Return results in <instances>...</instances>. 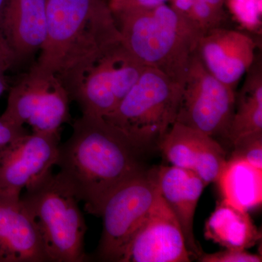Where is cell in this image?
<instances>
[{"instance_id":"8992f818","label":"cell","mask_w":262,"mask_h":262,"mask_svg":"<svg viewBox=\"0 0 262 262\" xmlns=\"http://www.w3.org/2000/svg\"><path fill=\"white\" fill-rule=\"evenodd\" d=\"M160 196L158 167L144 169L117 188L103 205L99 261L121 262L136 232Z\"/></svg>"},{"instance_id":"ac0fdd59","label":"cell","mask_w":262,"mask_h":262,"mask_svg":"<svg viewBox=\"0 0 262 262\" xmlns=\"http://www.w3.org/2000/svg\"><path fill=\"white\" fill-rule=\"evenodd\" d=\"M222 200L231 206L249 211L262 203V170L237 158H227L218 180Z\"/></svg>"},{"instance_id":"277c9868","label":"cell","mask_w":262,"mask_h":262,"mask_svg":"<svg viewBox=\"0 0 262 262\" xmlns=\"http://www.w3.org/2000/svg\"><path fill=\"white\" fill-rule=\"evenodd\" d=\"M25 190L20 200L37 225L49 261H86L87 226L68 186L51 171Z\"/></svg>"},{"instance_id":"8fae6325","label":"cell","mask_w":262,"mask_h":262,"mask_svg":"<svg viewBox=\"0 0 262 262\" xmlns=\"http://www.w3.org/2000/svg\"><path fill=\"white\" fill-rule=\"evenodd\" d=\"M60 134L32 132L0 152V198H20L23 189L56 166Z\"/></svg>"},{"instance_id":"ffe728a7","label":"cell","mask_w":262,"mask_h":262,"mask_svg":"<svg viewBox=\"0 0 262 262\" xmlns=\"http://www.w3.org/2000/svg\"><path fill=\"white\" fill-rule=\"evenodd\" d=\"M234 21L251 34L261 36L262 0H225Z\"/></svg>"},{"instance_id":"484cf974","label":"cell","mask_w":262,"mask_h":262,"mask_svg":"<svg viewBox=\"0 0 262 262\" xmlns=\"http://www.w3.org/2000/svg\"><path fill=\"white\" fill-rule=\"evenodd\" d=\"M8 1V0H0V19H1L2 15H3V12H4Z\"/></svg>"},{"instance_id":"ba28073f","label":"cell","mask_w":262,"mask_h":262,"mask_svg":"<svg viewBox=\"0 0 262 262\" xmlns=\"http://www.w3.org/2000/svg\"><path fill=\"white\" fill-rule=\"evenodd\" d=\"M70 95L56 75L31 66L10 88L4 113L5 120L32 132L59 134L60 127L70 120Z\"/></svg>"},{"instance_id":"7c38bea8","label":"cell","mask_w":262,"mask_h":262,"mask_svg":"<svg viewBox=\"0 0 262 262\" xmlns=\"http://www.w3.org/2000/svg\"><path fill=\"white\" fill-rule=\"evenodd\" d=\"M191 256L178 220L160 194L121 262H189Z\"/></svg>"},{"instance_id":"52a82bcc","label":"cell","mask_w":262,"mask_h":262,"mask_svg":"<svg viewBox=\"0 0 262 262\" xmlns=\"http://www.w3.org/2000/svg\"><path fill=\"white\" fill-rule=\"evenodd\" d=\"M145 66L122 42L110 48L82 72L69 91L82 114L104 117L113 113L144 72Z\"/></svg>"},{"instance_id":"4316f807","label":"cell","mask_w":262,"mask_h":262,"mask_svg":"<svg viewBox=\"0 0 262 262\" xmlns=\"http://www.w3.org/2000/svg\"></svg>"},{"instance_id":"e0dca14e","label":"cell","mask_w":262,"mask_h":262,"mask_svg":"<svg viewBox=\"0 0 262 262\" xmlns=\"http://www.w3.org/2000/svg\"><path fill=\"white\" fill-rule=\"evenodd\" d=\"M205 237L227 249L246 250L257 244L261 234L247 211L222 200L207 220Z\"/></svg>"},{"instance_id":"30bf717a","label":"cell","mask_w":262,"mask_h":262,"mask_svg":"<svg viewBox=\"0 0 262 262\" xmlns=\"http://www.w3.org/2000/svg\"><path fill=\"white\" fill-rule=\"evenodd\" d=\"M47 0H8L0 19V70L23 68L46 37Z\"/></svg>"},{"instance_id":"4fadbf2b","label":"cell","mask_w":262,"mask_h":262,"mask_svg":"<svg viewBox=\"0 0 262 262\" xmlns=\"http://www.w3.org/2000/svg\"><path fill=\"white\" fill-rule=\"evenodd\" d=\"M256 48L257 43L249 33L222 27L205 32L196 52L212 75L236 90L256 61Z\"/></svg>"},{"instance_id":"5bb4252c","label":"cell","mask_w":262,"mask_h":262,"mask_svg":"<svg viewBox=\"0 0 262 262\" xmlns=\"http://www.w3.org/2000/svg\"><path fill=\"white\" fill-rule=\"evenodd\" d=\"M158 148L172 165L198 174L206 187L216 182L227 161V152L219 141L178 122H174Z\"/></svg>"},{"instance_id":"d6986e66","label":"cell","mask_w":262,"mask_h":262,"mask_svg":"<svg viewBox=\"0 0 262 262\" xmlns=\"http://www.w3.org/2000/svg\"><path fill=\"white\" fill-rule=\"evenodd\" d=\"M262 131L261 61H255L236 94L235 110L229 125L231 144L245 136Z\"/></svg>"},{"instance_id":"cb8c5ba5","label":"cell","mask_w":262,"mask_h":262,"mask_svg":"<svg viewBox=\"0 0 262 262\" xmlns=\"http://www.w3.org/2000/svg\"><path fill=\"white\" fill-rule=\"evenodd\" d=\"M28 134L24 126L15 125L0 116V152L20 136Z\"/></svg>"},{"instance_id":"6da1fadb","label":"cell","mask_w":262,"mask_h":262,"mask_svg":"<svg viewBox=\"0 0 262 262\" xmlns=\"http://www.w3.org/2000/svg\"><path fill=\"white\" fill-rule=\"evenodd\" d=\"M141 153L103 117L82 114L58 147L57 175L84 203L86 212L101 216L110 194L146 168Z\"/></svg>"},{"instance_id":"603a6c76","label":"cell","mask_w":262,"mask_h":262,"mask_svg":"<svg viewBox=\"0 0 262 262\" xmlns=\"http://www.w3.org/2000/svg\"><path fill=\"white\" fill-rule=\"evenodd\" d=\"M170 0H108V4L115 12L126 11V10H146L156 8Z\"/></svg>"},{"instance_id":"7a4b0ae2","label":"cell","mask_w":262,"mask_h":262,"mask_svg":"<svg viewBox=\"0 0 262 262\" xmlns=\"http://www.w3.org/2000/svg\"><path fill=\"white\" fill-rule=\"evenodd\" d=\"M121 35L108 0H47L44 44L33 67L56 75L67 92Z\"/></svg>"},{"instance_id":"5b68a950","label":"cell","mask_w":262,"mask_h":262,"mask_svg":"<svg viewBox=\"0 0 262 262\" xmlns=\"http://www.w3.org/2000/svg\"><path fill=\"white\" fill-rule=\"evenodd\" d=\"M182 91L183 86L146 67L117 108L103 118L143 152L158 147L177 121Z\"/></svg>"},{"instance_id":"3957f363","label":"cell","mask_w":262,"mask_h":262,"mask_svg":"<svg viewBox=\"0 0 262 262\" xmlns=\"http://www.w3.org/2000/svg\"><path fill=\"white\" fill-rule=\"evenodd\" d=\"M113 14L124 47L143 65L184 86L203 31L167 3Z\"/></svg>"},{"instance_id":"9c48e42d","label":"cell","mask_w":262,"mask_h":262,"mask_svg":"<svg viewBox=\"0 0 262 262\" xmlns=\"http://www.w3.org/2000/svg\"><path fill=\"white\" fill-rule=\"evenodd\" d=\"M235 103V89L212 75L195 51L183 86L176 122L202 131L216 140L218 138L228 140Z\"/></svg>"},{"instance_id":"9a60e30c","label":"cell","mask_w":262,"mask_h":262,"mask_svg":"<svg viewBox=\"0 0 262 262\" xmlns=\"http://www.w3.org/2000/svg\"><path fill=\"white\" fill-rule=\"evenodd\" d=\"M46 261L42 237L20 198H0V262Z\"/></svg>"},{"instance_id":"2e32d148","label":"cell","mask_w":262,"mask_h":262,"mask_svg":"<svg viewBox=\"0 0 262 262\" xmlns=\"http://www.w3.org/2000/svg\"><path fill=\"white\" fill-rule=\"evenodd\" d=\"M158 177L160 194L177 217L191 256L199 258L203 252L194 237L193 225L204 183L192 170L174 165L158 167Z\"/></svg>"},{"instance_id":"44dd1931","label":"cell","mask_w":262,"mask_h":262,"mask_svg":"<svg viewBox=\"0 0 262 262\" xmlns=\"http://www.w3.org/2000/svg\"><path fill=\"white\" fill-rule=\"evenodd\" d=\"M232 145L233 151L229 158L244 160L262 170V131L245 136Z\"/></svg>"},{"instance_id":"d4e9b609","label":"cell","mask_w":262,"mask_h":262,"mask_svg":"<svg viewBox=\"0 0 262 262\" xmlns=\"http://www.w3.org/2000/svg\"><path fill=\"white\" fill-rule=\"evenodd\" d=\"M8 89V82L6 73L0 70V97Z\"/></svg>"},{"instance_id":"7402d4cb","label":"cell","mask_w":262,"mask_h":262,"mask_svg":"<svg viewBox=\"0 0 262 262\" xmlns=\"http://www.w3.org/2000/svg\"><path fill=\"white\" fill-rule=\"evenodd\" d=\"M201 262H261V256L248 253L246 250L227 249L220 252L202 254Z\"/></svg>"}]
</instances>
